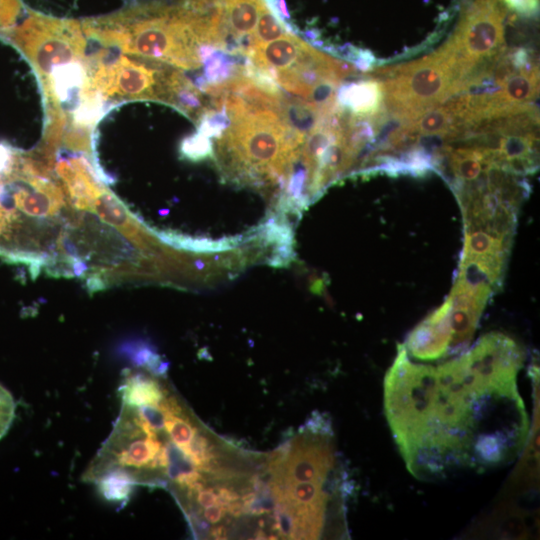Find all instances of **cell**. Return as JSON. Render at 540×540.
I'll use <instances>...</instances> for the list:
<instances>
[{
    "label": "cell",
    "mask_w": 540,
    "mask_h": 540,
    "mask_svg": "<svg viewBox=\"0 0 540 540\" xmlns=\"http://www.w3.org/2000/svg\"><path fill=\"white\" fill-rule=\"evenodd\" d=\"M520 346L491 332L438 366L415 363L403 344L384 378V410L402 458L421 480L509 464L529 418L517 386Z\"/></svg>",
    "instance_id": "obj_1"
},
{
    "label": "cell",
    "mask_w": 540,
    "mask_h": 540,
    "mask_svg": "<svg viewBox=\"0 0 540 540\" xmlns=\"http://www.w3.org/2000/svg\"><path fill=\"white\" fill-rule=\"evenodd\" d=\"M512 240L479 229H465L458 274L487 282L495 291L501 286Z\"/></svg>",
    "instance_id": "obj_2"
},
{
    "label": "cell",
    "mask_w": 540,
    "mask_h": 540,
    "mask_svg": "<svg viewBox=\"0 0 540 540\" xmlns=\"http://www.w3.org/2000/svg\"><path fill=\"white\" fill-rule=\"evenodd\" d=\"M486 282H475L457 276L448 298L451 301L452 341L449 356L467 350L493 292Z\"/></svg>",
    "instance_id": "obj_3"
},
{
    "label": "cell",
    "mask_w": 540,
    "mask_h": 540,
    "mask_svg": "<svg viewBox=\"0 0 540 540\" xmlns=\"http://www.w3.org/2000/svg\"><path fill=\"white\" fill-rule=\"evenodd\" d=\"M450 310L451 301L447 298L409 333L404 347L410 357L436 361L449 356L452 341Z\"/></svg>",
    "instance_id": "obj_4"
},
{
    "label": "cell",
    "mask_w": 540,
    "mask_h": 540,
    "mask_svg": "<svg viewBox=\"0 0 540 540\" xmlns=\"http://www.w3.org/2000/svg\"><path fill=\"white\" fill-rule=\"evenodd\" d=\"M307 44L292 32L277 40L250 49L246 56L250 62L270 75L290 68L302 55Z\"/></svg>",
    "instance_id": "obj_5"
},
{
    "label": "cell",
    "mask_w": 540,
    "mask_h": 540,
    "mask_svg": "<svg viewBox=\"0 0 540 540\" xmlns=\"http://www.w3.org/2000/svg\"><path fill=\"white\" fill-rule=\"evenodd\" d=\"M338 98L341 105L350 109L354 116H362L376 110L380 91L375 82L363 81L343 86Z\"/></svg>",
    "instance_id": "obj_6"
},
{
    "label": "cell",
    "mask_w": 540,
    "mask_h": 540,
    "mask_svg": "<svg viewBox=\"0 0 540 540\" xmlns=\"http://www.w3.org/2000/svg\"><path fill=\"white\" fill-rule=\"evenodd\" d=\"M255 29L256 31L251 36L250 49L278 39L288 32L294 33L291 27L281 20L267 3L261 9Z\"/></svg>",
    "instance_id": "obj_7"
},
{
    "label": "cell",
    "mask_w": 540,
    "mask_h": 540,
    "mask_svg": "<svg viewBox=\"0 0 540 540\" xmlns=\"http://www.w3.org/2000/svg\"><path fill=\"white\" fill-rule=\"evenodd\" d=\"M181 152L188 159L200 160L213 154V145L209 137L197 132L182 142Z\"/></svg>",
    "instance_id": "obj_8"
},
{
    "label": "cell",
    "mask_w": 540,
    "mask_h": 540,
    "mask_svg": "<svg viewBox=\"0 0 540 540\" xmlns=\"http://www.w3.org/2000/svg\"><path fill=\"white\" fill-rule=\"evenodd\" d=\"M16 403L12 394L0 383V439L8 432L15 417Z\"/></svg>",
    "instance_id": "obj_9"
},
{
    "label": "cell",
    "mask_w": 540,
    "mask_h": 540,
    "mask_svg": "<svg viewBox=\"0 0 540 540\" xmlns=\"http://www.w3.org/2000/svg\"><path fill=\"white\" fill-rule=\"evenodd\" d=\"M20 10L19 0H0V30L9 29L15 22Z\"/></svg>",
    "instance_id": "obj_10"
},
{
    "label": "cell",
    "mask_w": 540,
    "mask_h": 540,
    "mask_svg": "<svg viewBox=\"0 0 540 540\" xmlns=\"http://www.w3.org/2000/svg\"><path fill=\"white\" fill-rule=\"evenodd\" d=\"M196 501L199 506L206 508L218 503V496L214 489L205 487L196 493Z\"/></svg>",
    "instance_id": "obj_11"
},
{
    "label": "cell",
    "mask_w": 540,
    "mask_h": 540,
    "mask_svg": "<svg viewBox=\"0 0 540 540\" xmlns=\"http://www.w3.org/2000/svg\"><path fill=\"white\" fill-rule=\"evenodd\" d=\"M218 503L227 509V506L232 502L239 500V494L231 488L220 487L217 489Z\"/></svg>",
    "instance_id": "obj_12"
},
{
    "label": "cell",
    "mask_w": 540,
    "mask_h": 540,
    "mask_svg": "<svg viewBox=\"0 0 540 540\" xmlns=\"http://www.w3.org/2000/svg\"><path fill=\"white\" fill-rule=\"evenodd\" d=\"M226 512V509L221 504L217 503L214 505H211L209 507H206L203 511V517L209 522V523H217L219 522L222 517L224 516Z\"/></svg>",
    "instance_id": "obj_13"
},
{
    "label": "cell",
    "mask_w": 540,
    "mask_h": 540,
    "mask_svg": "<svg viewBox=\"0 0 540 540\" xmlns=\"http://www.w3.org/2000/svg\"><path fill=\"white\" fill-rule=\"evenodd\" d=\"M210 534L216 539H225L227 536L226 529L221 526L211 529Z\"/></svg>",
    "instance_id": "obj_14"
}]
</instances>
